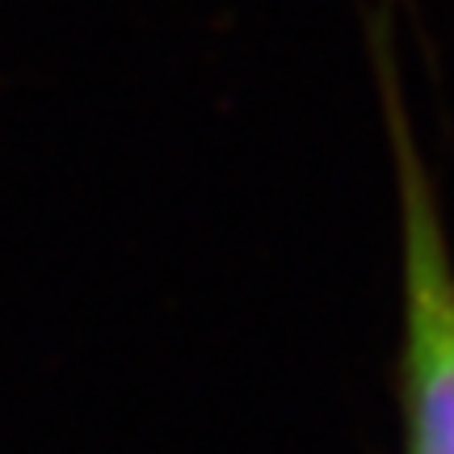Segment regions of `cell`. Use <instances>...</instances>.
Segmentation results:
<instances>
[{"instance_id":"obj_1","label":"cell","mask_w":454,"mask_h":454,"mask_svg":"<svg viewBox=\"0 0 454 454\" xmlns=\"http://www.w3.org/2000/svg\"><path fill=\"white\" fill-rule=\"evenodd\" d=\"M395 0L366 9V47L387 118V144L400 185V253H404V340H400V412L404 454H454V253L446 240L434 181L404 106Z\"/></svg>"}]
</instances>
